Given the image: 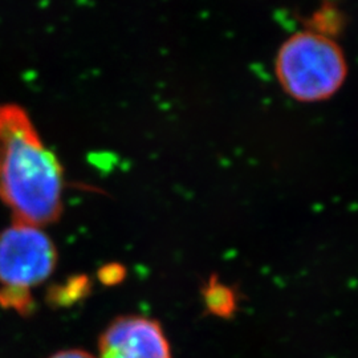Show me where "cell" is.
Listing matches in <instances>:
<instances>
[{"label": "cell", "instance_id": "4", "mask_svg": "<svg viewBox=\"0 0 358 358\" xmlns=\"http://www.w3.org/2000/svg\"><path fill=\"white\" fill-rule=\"evenodd\" d=\"M99 358H171L159 322L128 315L112 321L100 336Z\"/></svg>", "mask_w": 358, "mask_h": 358}, {"label": "cell", "instance_id": "5", "mask_svg": "<svg viewBox=\"0 0 358 358\" xmlns=\"http://www.w3.org/2000/svg\"><path fill=\"white\" fill-rule=\"evenodd\" d=\"M205 301L207 309L220 317H229L236 308L234 292L215 279L210 280L205 288Z\"/></svg>", "mask_w": 358, "mask_h": 358}, {"label": "cell", "instance_id": "7", "mask_svg": "<svg viewBox=\"0 0 358 358\" xmlns=\"http://www.w3.org/2000/svg\"><path fill=\"white\" fill-rule=\"evenodd\" d=\"M50 358H96L94 356L90 355L85 350L81 349H68V350H62L57 352L55 355H52Z\"/></svg>", "mask_w": 358, "mask_h": 358}, {"label": "cell", "instance_id": "1", "mask_svg": "<svg viewBox=\"0 0 358 358\" xmlns=\"http://www.w3.org/2000/svg\"><path fill=\"white\" fill-rule=\"evenodd\" d=\"M64 174L26 112L0 106V201L15 222L44 227L63 213Z\"/></svg>", "mask_w": 358, "mask_h": 358}, {"label": "cell", "instance_id": "3", "mask_svg": "<svg viewBox=\"0 0 358 358\" xmlns=\"http://www.w3.org/2000/svg\"><path fill=\"white\" fill-rule=\"evenodd\" d=\"M56 264V245L41 227L13 222L0 232V288L31 292Z\"/></svg>", "mask_w": 358, "mask_h": 358}, {"label": "cell", "instance_id": "2", "mask_svg": "<svg viewBox=\"0 0 358 358\" xmlns=\"http://www.w3.org/2000/svg\"><path fill=\"white\" fill-rule=\"evenodd\" d=\"M276 73L291 97L316 103L331 97L343 85L345 59L331 38L300 32L282 44L276 59Z\"/></svg>", "mask_w": 358, "mask_h": 358}, {"label": "cell", "instance_id": "6", "mask_svg": "<svg viewBox=\"0 0 358 358\" xmlns=\"http://www.w3.org/2000/svg\"><path fill=\"white\" fill-rule=\"evenodd\" d=\"M0 306L6 309H13L23 315H28L34 308L31 292L0 288Z\"/></svg>", "mask_w": 358, "mask_h": 358}]
</instances>
